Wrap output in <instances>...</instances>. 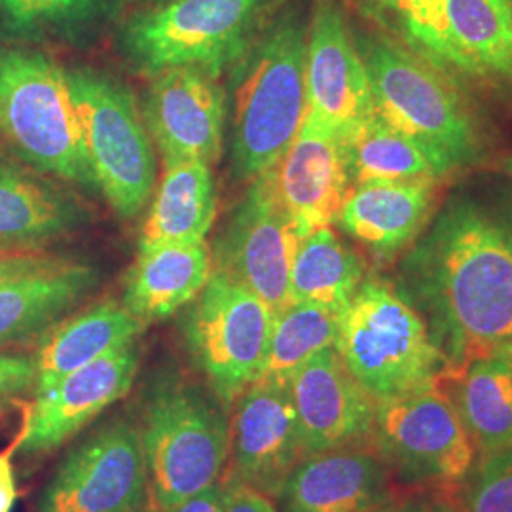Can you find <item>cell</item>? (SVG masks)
<instances>
[{
	"label": "cell",
	"instance_id": "b9f144b4",
	"mask_svg": "<svg viewBox=\"0 0 512 512\" xmlns=\"http://www.w3.org/2000/svg\"><path fill=\"white\" fill-rule=\"evenodd\" d=\"M148 2H162V4H164L167 0H148Z\"/></svg>",
	"mask_w": 512,
	"mask_h": 512
},
{
	"label": "cell",
	"instance_id": "f35d334b",
	"mask_svg": "<svg viewBox=\"0 0 512 512\" xmlns=\"http://www.w3.org/2000/svg\"><path fill=\"white\" fill-rule=\"evenodd\" d=\"M366 2H368L376 12L387 16V14H391L397 6H401L406 0H366Z\"/></svg>",
	"mask_w": 512,
	"mask_h": 512
},
{
	"label": "cell",
	"instance_id": "52a82bcc",
	"mask_svg": "<svg viewBox=\"0 0 512 512\" xmlns=\"http://www.w3.org/2000/svg\"><path fill=\"white\" fill-rule=\"evenodd\" d=\"M277 0H167L139 12L120 31V48L141 73L234 65L266 25Z\"/></svg>",
	"mask_w": 512,
	"mask_h": 512
},
{
	"label": "cell",
	"instance_id": "ba28073f",
	"mask_svg": "<svg viewBox=\"0 0 512 512\" xmlns=\"http://www.w3.org/2000/svg\"><path fill=\"white\" fill-rule=\"evenodd\" d=\"M385 18L446 78L512 92V0H406Z\"/></svg>",
	"mask_w": 512,
	"mask_h": 512
},
{
	"label": "cell",
	"instance_id": "3957f363",
	"mask_svg": "<svg viewBox=\"0 0 512 512\" xmlns=\"http://www.w3.org/2000/svg\"><path fill=\"white\" fill-rule=\"evenodd\" d=\"M133 414L154 511L219 482L230 459V406L209 385L164 370L148 382Z\"/></svg>",
	"mask_w": 512,
	"mask_h": 512
},
{
	"label": "cell",
	"instance_id": "d6986e66",
	"mask_svg": "<svg viewBox=\"0 0 512 512\" xmlns=\"http://www.w3.org/2000/svg\"><path fill=\"white\" fill-rule=\"evenodd\" d=\"M277 196L300 239L338 220L351 190L342 137L311 112L274 167Z\"/></svg>",
	"mask_w": 512,
	"mask_h": 512
},
{
	"label": "cell",
	"instance_id": "9c48e42d",
	"mask_svg": "<svg viewBox=\"0 0 512 512\" xmlns=\"http://www.w3.org/2000/svg\"><path fill=\"white\" fill-rule=\"evenodd\" d=\"M274 317L262 298L219 270L184 308L181 332L188 355L228 406L260 378Z\"/></svg>",
	"mask_w": 512,
	"mask_h": 512
},
{
	"label": "cell",
	"instance_id": "7c38bea8",
	"mask_svg": "<svg viewBox=\"0 0 512 512\" xmlns=\"http://www.w3.org/2000/svg\"><path fill=\"white\" fill-rule=\"evenodd\" d=\"M372 439L404 482L454 492L475 467L478 452L442 384L378 404Z\"/></svg>",
	"mask_w": 512,
	"mask_h": 512
},
{
	"label": "cell",
	"instance_id": "f546056e",
	"mask_svg": "<svg viewBox=\"0 0 512 512\" xmlns=\"http://www.w3.org/2000/svg\"><path fill=\"white\" fill-rule=\"evenodd\" d=\"M340 311L313 302H291L277 311L260 378L291 380L317 353L336 346Z\"/></svg>",
	"mask_w": 512,
	"mask_h": 512
},
{
	"label": "cell",
	"instance_id": "d4e9b609",
	"mask_svg": "<svg viewBox=\"0 0 512 512\" xmlns=\"http://www.w3.org/2000/svg\"><path fill=\"white\" fill-rule=\"evenodd\" d=\"M145 329L147 325L141 319L114 300L93 304L92 308L55 323L42 334L35 353V393L110 351L133 344Z\"/></svg>",
	"mask_w": 512,
	"mask_h": 512
},
{
	"label": "cell",
	"instance_id": "d590c367",
	"mask_svg": "<svg viewBox=\"0 0 512 512\" xmlns=\"http://www.w3.org/2000/svg\"><path fill=\"white\" fill-rule=\"evenodd\" d=\"M59 258L37 253V251H6L0 249V279L12 277V275L31 272L37 268H44L48 264H54Z\"/></svg>",
	"mask_w": 512,
	"mask_h": 512
},
{
	"label": "cell",
	"instance_id": "d6a6232c",
	"mask_svg": "<svg viewBox=\"0 0 512 512\" xmlns=\"http://www.w3.org/2000/svg\"><path fill=\"white\" fill-rule=\"evenodd\" d=\"M37 385V361L29 353L0 351V404L12 403Z\"/></svg>",
	"mask_w": 512,
	"mask_h": 512
},
{
	"label": "cell",
	"instance_id": "836d02e7",
	"mask_svg": "<svg viewBox=\"0 0 512 512\" xmlns=\"http://www.w3.org/2000/svg\"><path fill=\"white\" fill-rule=\"evenodd\" d=\"M224 484V512H279L272 497L256 492L241 482L238 476H226Z\"/></svg>",
	"mask_w": 512,
	"mask_h": 512
},
{
	"label": "cell",
	"instance_id": "5bb4252c",
	"mask_svg": "<svg viewBox=\"0 0 512 512\" xmlns=\"http://www.w3.org/2000/svg\"><path fill=\"white\" fill-rule=\"evenodd\" d=\"M139 372V351L129 344L95 359L35 393L25 408L18 452L42 458L76 437L112 404L124 399Z\"/></svg>",
	"mask_w": 512,
	"mask_h": 512
},
{
	"label": "cell",
	"instance_id": "ab89813d",
	"mask_svg": "<svg viewBox=\"0 0 512 512\" xmlns=\"http://www.w3.org/2000/svg\"><path fill=\"white\" fill-rule=\"evenodd\" d=\"M501 167H503L505 175H507V177H511L512 179V156H507V158L501 162Z\"/></svg>",
	"mask_w": 512,
	"mask_h": 512
},
{
	"label": "cell",
	"instance_id": "2e32d148",
	"mask_svg": "<svg viewBox=\"0 0 512 512\" xmlns=\"http://www.w3.org/2000/svg\"><path fill=\"white\" fill-rule=\"evenodd\" d=\"M232 475L277 499L287 476L304 458L287 380L258 378L234 403L230 416Z\"/></svg>",
	"mask_w": 512,
	"mask_h": 512
},
{
	"label": "cell",
	"instance_id": "484cf974",
	"mask_svg": "<svg viewBox=\"0 0 512 512\" xmlns=\"http://www.w3.org/2000/svg\"><path fill=\"white\" fill-rule=\"evenodd\" d=\"M450 378V397L473 439L488 456L512 448V363L499 349L476 357Z\"/></svg>",
	"mask_w": 512,
	"mask_h": 512
},
{
	"label": "cell",
	"instance_id": "83f0119b",
	"mask_svg": "<svg viewBox=\"0 0 512 512\" xmlns=\"http://www.w3.org/2000/svg\"><path fill=\"white\" fill-rule=\"evenodd\" d=\"M342 141L353 186L372 181L439 179L452 171L431 150L391 128L376 112L351 129Z\"/></svg>",
	"mask_w": 512,
	"mask_h": 512
},
{
	"label": "cell",
	"instance_id": "277c9868",
	"mask_svg": "<svg viewBox=\"0 0 512 512\" xmlns=\"http://www.w3.org/2000/svg\"><path fill=\"white\" fill-rule=\"evenodd\" d=\"M336 351L376 404L442 384L446 361L431 330L395 285L368 277L340 311Z\"/></svg>",
	"mask_w": 512,
	"mask_h": 512
},
{
	"label": "cell",
	"instance_id": "ffe728a7",
	"mask_svg": "<svg viewBox=\"0 0 512 512\" xmlns=\"http://www.w3.org/2000/svg\"><path fill=\"white\" fill-rule=\"evenodd\" d=\"M391 469L363 442L298 461L277 495L279 512H376L389 501Z\"/></svg>",
	"mask_w": 512,
	"mask_h": 512
},
{
	"label": "cell",
	"instance_id": "603a6c76",
	"mask_svg": "<svg viewBox=\"0 0 512 512\" xmlns=\"http://www.w3.org/2000/svg\"><path fill=\"white\" fill-rule=\"evenodd\" d=\"M97 285V272L67 260L0 279V349L52 329Z\"/></svg>",
	"mask_w": 512,
	"mask_h": 512
},
{
	"label": "cell",
	"instance_id": "7402d4cb",
	"mask_svg": "<svg viewBox=\"0 0 512 512\" xmlns=\"http://www.w3.org/2000/svg\"><path fill=\"white\" fill-rule=\"evenodd\" d=\"M213 275L205 241L139 245L124 289V306L145 325L184 310Z\"/></svg>",
	"mask_w": 512,
	"mask_h": 512
},
{
	"label": "cell",
	"instance_id": "4dcf8cb0",
	"mask_svg": "<svg viewBox=\"0 0 512 512\" xmlns=\"http://www.w3.org/2000/svg\"><path fill=\"white\" fill-rule=\"evenodd\" d=\"M116 0H0V33L37 40L73 37L105 18Z\"/></svg>",
	"mask_w": 512,
	"mask_h": 512
},
{
	"label": "cell",
	"instance_id": "74e56055",
	"mask_svg": "<svg viewBox=\"0 0 512 512\" xmlns=\"http://www.w3.org/2000/svg\"><path fill=\"white\" fill-rule=\"evenodd\" d=\"M439 494L418 495L382 512H459L458 503H452L450 497H442Z\"/></svg>",
	"mask_w": 512,
	"mask_h": 512
},
{
	"label": "cell",
	"instance_id": "ac0fdd59",
	"mask_svg": "<svg viewBox=\"0 0 512 512\" xmlns=\"http://www.w3.org/2000/svg\"><path fill=\"white\" fill-rule=\"evenodd\" d=\"M289 387L304 456L372 437L378 404L349 374L336 348L298 368Z\"/></svg>",
	"mask_w": 512,
	"mask_h": 512
},
{
	"label": "cell",
	"instance_id": "e575fe53",
	"mask_svg": "<svg viewBox=\"0 0 512 512\" xmlns=\"http://www.w3.org/2000/svg\"><path fill=\"white\" fill-rule=\"evenodd\" d=\"M21 431L12 440L8 448L0 452V512L14 511L18 501V486H16V469H14V456L18 454Z\"/></svg>",
	"mask_w": 512,
	"mask_h": 512
},
{
	"label": "cell",
	"instance_id": "8d00e7d4",
	"mask_svg": "<svg viewBox=\"0 0 512 512\" xmlns=\"http://www.w3.org/2000/svg\"><path fill=\"white\" fill-rule=\"evenodd\" d=\"M165 512H224V484L219 480Z\"/></svg>",
	"mask_w": 512,
	"mask_h": 512
},
{
	"label": "cell",
	"instance_id": "4316f807",
	"mask_svg": "<svg viewBox=\"0 0 512 512\" xmlns=\"http://www.w3.org/2000/svg\"><path fill=\"white\" fill-rule=\"evenodd\" d=\"M164 177L148 211L139 245L205 241L215 215L217 194L209 164L165 160Z\"/></svg>",
	"mask_w": 512,
	"mask_h": 512
},
{
	"label": "cell",
	"instance_id": "9a60e30c",
	"mask_svg": "<svg viewBox=\"0 0 512 512\" xmlns=\"http://www.w3.org/2000/svg\"><path fill=\"white\" fill-rule=\"evenodd\" d=\"M308 112L342 139L374 112L346 0H313L306 50Z\"/></svg>",
	"mask_w": 512,
	"mask_h": 512
},
{
	"label": "cell",
	"instance_id": "30bf717a",
	"mask_svg": "<svg viewBox=\"0 0 512 512\" xmlns=\"http://www.w3.org/2000/svg\"><path fill=\"white\" fill-rule=\"evenodd\" d=\"M69 84L95 186L122 217L139 215L156 184V158L135 99L93 71H69Z\"/></svg>",
	"mask_w": 512,
	"mask_h": 512
},
{
	"label": "cell",
	"instance_id": "1f68e13d",
	"mask_svg": "<svg viewBox=\"0 0 512 512\" xmlns=\"http://www.w3.org/2000/svg\"><path fill=\"white\" fill-rule=\"evenodd\" d=\"M459 512H512V448L482 456L463 482Z\"/></svg>",
	"mask_w": 512,
	"mask_h": 512
},
{
	"label": "cell",
	"instance_id": "e0dca14e",
	"mask_svg": "<svg viewBox=\"0 0 512 512\" xmlns=\"http://www.w3.org/2000/svg\"><path fill=\"white\" fill-rule=\"evenodd\" d=\"M217 78L198 67L167 69L154 76L145 122L165 160L211 165L219 158L226 97Z\"/></svg>",
	"mask_w": 512,
	"mask_h": 512
},
{
	"label": "cell",
	"instance_id": "6da1fadb",
	"mask_svg": "<svg viewBox=\"0 0 512 512\" xmlns=\"http://www.w3.org/2000/svg\"><path fill=\"white\" fill-rule=\"evenodd\" d=\"M446 376L512 342V211L461 196L404 256L401 287Z\"/></svg>",
	"mask_w": 512,
	"mask_h": 512
},
{
	"label": "cell",
	"instance_id": "4fadbf2b",
	"mask_svg": "<svg viewBox=\"0 0 512 512\" xmlns=\"http://www.w3.org/2000/svg\"><path fill=\"white\" fill-rule=\"evenodd\" d=\"M300 236L277 196L274 169L251 181L217 241L213 270L234 277L274 313L291 304V268Z\"/></svg>",
	"mask_w": 512,
	"mask_h": 512
},
{
	"label": "cell",
	"instance_id": "7a4b0ae2",
	"mask_svg": "<svg viewBox=\"0 0 512 512\" xmlns=\"http://www.w3.org/2000/svg\"><path fill=\"white\" fill-rule=\"evenodd\" d=\"M308 21L298 4L268 19L232 74V165L253 181L279 164L308 112Z\"/></svg>",
	"mask_w": 512,
	"mask_h": 512
},
{
	"label": "cell",
	"instance_id": "cb8c5ba5",
	"mask_svg": "<svg viewBox=\"0 0 512 512\" xmlns=\"http://www.w3.org/2000/svg\"><path fill=\"white\" fill-rule=\"evenodd\" d=\"M80 219L78 205L57 184L29 165L0 160V249L44 253Z\"/></svg>",
	"mask_w": 512,
	"mask_h": 512
},
{
	"label": "cell",
	"instance_id": "8992f818",
	"mask_svg": "<svg viewBox=\"0 0 512 512\" xmlns=\"http://www.w3.org/2000/svg\"><path fill=\"white\" fill-rule=\"evenodd\" d=\"M355 40L365 61L374 112L452 171L475 162L480 154L478 128L450 78L395 40L382 35Z\"/></svg>",
	"mask_w": 512,
	"mask_h": 512
},
{
	"label": "cell",
	"instance_id": "60d3db41",
	"mask_svg": "<svg viewBox=\"0 0 512 512\" xmlns=\"http://www.w3.org/2000/svg\"><path fill=\"white\" fill-rule=\"evenodd\" d=\"M499 349V351H501V353H503V355H505V357H509V359H511V363H512V342L511 344H505V346H501V348H497Z\"/></svg>",
	"mask_w": 512,
	"mask_h": 512
},
{
	"label": "cell",
	"instance_id": "f1b7e54d",
	"mask_svg": "<svg viewBox=\"0 0 512 512\" xmlns=\"http://www.w3.org/2000/svg\"><path fill=\"white\" fill-rule=\"evenodd\" d=\"M363 281V260L330 226L300 239L291 268V302H313L342 311Z\"/></svg>",
	"mask_w": 512,
	"mask_h": 512
},
{
	"label": "cell",
	"instance_id": "8fae6325",
	"mask_svg": "<svg viewBox=\"0 0 512 512\" xmlns=\"http://www.w3.org/2000/svg\"><path fill=\"white\" fill-rule=\"evenodd\" d=\"M147 461L135 414H114L55 465L33 512H139L148 509Z\"/></svg>",
	"mask_w": 512,
	"mask_h": 512
},
{
	"label": "cell",
	"instance_id": "7bdbcfd3",
	"mask_svg": "<svg viewBox=\"0 0 512 512\" xmlns=\"http://www.w3.org/2000/svg\"><path fill=\"white\" fill-rule=\"evenodd\" d=\"M139 512H156V511H150V509H145V511H139Z\"/></svg>",
	"mask_w": 512,
	"mask_h": 512
},
{
	"label": "cell",
	"instance_id": "44dd1931",
	"mask_svg": "<svg viewBox=\"0 0 512 512\" xmlns=\"http://www.w3.org/2000/svg\"><path fill=\"white\" fill-rule=\"evenodd\" d=\"M439 179L355 184L338 215L351 238L382 260L410 249L431 217Z\"/></svg>",
	"mask_w": 512,
	"mask_h": 512
},
{
	"label": "cell",
	"instance_id": "5b68a950",
	"mask_svg": "<svg viewBox=\"0 0 512 512\" xmlns=\"http://www.w3.org/2000/svg\"><path fill=\"white\" fill-rule=\"evenodd\" d=\"M0 137L38 173L95 184L69 71L44 52L0 46Z\"/></svg>",
	"mask_w": 512,
	"mask_h": 512
}]
</instances>
